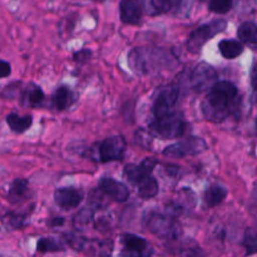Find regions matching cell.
Listing matches in <instances>:
<instances>
[{
  "label": "cell",
  "mask_w": 257,
  "mask_h": 257,
  "mask_svg": "<svg viewBox=\"0 0 257 257\" xmlns=\"http://www.w3.org/2000/svg\"><path fill=\"white\" fill-rule=\"evenodd\" d=\"M145 226L151 233L170 242L177 241L183 233L182 226L177 218H175V216L155 212V211L146 215Z\"/></svg>",
  "instance_id": "cell-5"
},
{
  "label": "cell",
  "mask_w": 257,
  "mask_h": 257,
  "mask_svg": "<svg viewBox=\"0 0 257 257\" xmlns=\"http://www.w3.org/2000/svg\"><path fill=\"white\" fill-rule=\"evenodd\" d=\"M208 145L203 138L190 137L170 145L162 151V155L171 158H183L190 156H197L207 151Z\"/></svg>",
  "instance_id": "cell-8"
},
{
  "label": "cell",
  "mask_w": 257,
  "mask_h": 257,
  "mask_svg": "<svg viewBox=\"0 0 257 257\" xmlns=\"http://www.w3.org/2000/svg\"><path fill=\"white\" fill-rule=\"evenodd\" d=\"M256 65H253L252 69H251V85H252V89H256Z\"/></svg>",
  "instance_id": "cell-32"
},
{
  "label": "cell",
  "mask_w": 257,
  "mask_h": 257,
  "mask_svg": "<svg viewBox=\"0 0 257 257\" xmlns=\"http://www.w3.org/2000/svg\"><path fill=\"white\" fill-rule=\"evenodd\" d=\"M28 217V213H17L8 212L4 216V220L7 225L12 228H20L25 225V218Z\"/></svg>",
  "instance_id": "cell-27"
},
{
  "label": "cell",
  "mask_w": 257,
  "mask_h": 257,
  "mask_svg": "<svg viewBox=\"0 0 257 257\" xmlns=\"http://www.w3.org/2000/svg\"><path fill=\"white\" fill-rule=\"evenodd\" d=\"M63 222H64V220H63V218H55L52 223L53 225H62Z\"/></svg>",
  "instance_id": "cell-33"
},
{
  "label": "cell",
  "mask_w": 257,
  "mask_h": 257,
  "mask_svg": "<svg viewBox=\"0 0 257 257\" xmlns=\"http://www.w3.org/2000/svg\"><path fill=\"white\" fill-rule=\"evenodd\" d=\"M186 0H152L155 14H177Z\"/></svg>",
  "instance_id": "cell-22"
},
{
  "label": "cell",
  "mask_w": 257,
  "mask_h": 257,
  "mask_svg": "<svg viewBox=\"0 0 257 257\" xmlns=\"http://www.w3.org/2000/svg\"><path fill=\"white\" fill-rule=\"evenodd\" d=\"M74 100L75 94L67 85H62V87L58 88L52 97L53 107L57 110H59V112L68 109L74 103Z\"/></svg>",
  "instance_id": "cell-16"
},
{
  "label": "cell",
  "mask_w": 257,
  "mask_h": 257,
  "mask_svg": "<svg viewBox=\"0 0 257 257\" xmlns=\"http://www.w3.org/2000/svg\"><path fill=\"white\" fill-rule=\"evenodd\" d=\"M241 107L237 87L228 80H216L201 103L203 117L212 123H222Z\"/></svg>",
  "instance_id": "cell-1"
},
{
  "label": "cell",
  "mask_w": 257,
  "mask_h": 257,
  "mask_svg": "<svg viewBox=\"0 0 257 257\" xmlns=\"http://www.w3.org/2000/svg\"><path fill=\"white\" fill-rule=\"evenodd\" d=\"M119 17L123 24L140 25L143 17V5L141 0H120Z\"/></svg>",
  "instance_id": "cell-13"
},
{
  "label": "cell",
  "mask_w": 257,
  "mask_h": 257,
  "mask_svg": "<svg viewBox=\"0 0 257 257\" xmlns=\"http://www.w3.org/2000/svg\"><path fill=\"white\" fill-rule=\"evenodd\" d=\"M233 0H210L208 3V9L216 14H227L232 9Z\"/></svg>",
  "instance_id": "cell-26"
},
{
  "label": "cell",
  "mask_w": 257,
  "mask_h": 257,
  "mask_svg": "<svg viewBox=\"0 0 257 257\" xmlns=\"http://www.w3.org/2000/svg\"><path fill=\"white\" fill-rule=\"evenodd\" d=\"M23 103L29 107H37L40 103L44 100V93L40 89L38 85H32V87L27 88L23 94Z\"/></svg>",
  "instance_id": "cell-24"
},
{
  "label": "cell",
  "mask_w": 257,
  "mask_h": 257,
  "mask_svg": "<svg viewBox=\"0 0 257 257\" xmlns=\"http://www.w3.org/2000/svg\"><path fill=\"white\" fill-rule=\"evenodd\" d=\"M128 64L136 74L155 77L177 67L178 59L171 50L165 48L137 47L128 54Z\"/></svg>",
  "instance_id": "cell-2"
},
{
  "label": "cell",
  "mask_w": 257,
  "mask_h": 257,
  "mask_svg": "<svg viewBox=\"0 0 257 257\" xmlns=\"http://www.w3.org/2000/svg\"><path fill=\"white\" fill-rule=\"evenodd\" d=\"M10 74H12V67H10V64L8 62H5V60L0 59V79L9 77Z\"/></svg>",
  "instance_id": "cell-31"
},
{
  "label": "cell",
  "mask_w": 257,
  "mask_h": 257,
  "mask_svg": "<svg viewBox=\"0 0 257 257\" xmlns=\"http://www.w3.org/2000/svg\"><path fill=\"white\" fill-rule=\"evenodd\" d=\"M227 197V190L220 185H212L205 191V202L208 207H216L225 201Z\"/></svg>",
  "instance_id": "cell-21"
},
{
  "label": "cell",
  "mask_w": 257,
  "mask_h": 257,
  "mask_svg": "<svg viewBox=\"0 0 257 257\" xmlns=\"http://www.w3.org/2000/svg\"><path fill=\"white\" fill-rule=\"evenodd\" d=\"M243 245L247 250V255H252L256 252L257 241H256V232L253 228L247 227L245 231V237H243Z\"/></svg>",
  "instance_id": "cell-28"
},
{
  "label": "cell",
  "mask_w": 257,
  "mask_h": 257,
  "mask_svg": "<svg viewBox=\"0 0 257 257\" xmlns=\"http://www.w3.org/2000/svg\"><path fill=\"white\" fill-rule=\"evenodd\" d=\"M178 97H180V87L178 85H163V87L158 88L155 93V97H153V117L172 110L175 105L177 104Z\"/></svg>",
  "instance_id": "cell-9"
},
{
  "label": "cell",
  "mask_w": 257,
  "mask_h": 257,
  "mask_svg": "<svg viewBox=\"0 0 257 257\" xmlns=\"http://www.w3.org/2000/svg\"><path fill=\"white\" fill-rule=\"evenodd\" d=\"M8 125L10 130L17 135H22V133L27 132L33 124V117L32 115H19L17 113H10L5 118Z\"/></svg>",
  "instance_id": "cell-18"
},
{
  "label": "cell",
  "mask_w": 257,
  "mask_h": 257,
  "mask_svg": "<svg viewBox=\"0 0 257 257\" xmlns=\"http://www.w3.org/2000/svg\"><path fill=\"white\" fill-rule=\"evenodd\" d=\"M188 123L183 118V114L178 110H170L163 114L155 115L152 122L150 123V130L153 135L161 138H172L182 137L187 132Z\"/></svg>",
  "instance_id": "cell-4"
},
{
  "label": "cell",
  "mask_w": 257,
  "mask_h": 257,
  "mask_svg": "<svg viewBox=\"0 0 257 257\" xmlns=\"http://www.w3.org/2000/svg\"><path fill=\"white\" fill-rule=\"evenodd\" d=\"M138 195L143 200H151V198L156 197L160 192V187H158V182L155 178L151 176L150 178H147L146 181H143L142 183L137 186Z\"/></svg>",
  "instance_id": "cell-23"
},
{
  "label": "cell",
  "mask_w": 257,
  "mask_h": 257,
  "mask_svg": "<svg viewBox=\"0 0 257 257\" xmlns=\"http://www.w3.org/2000/svg\"><path fill=\"white\" fill-rule=\"evenodd\" d=\"M122 245L128 255L133 256H150L153 253L150 242L141 236L133 233H124L122 235Z\"/></svg>",
  "instance_id": "cell-14"
},
{
  "label": "cell",
  "mask_w": 257,
  "mask_h": 257,
  "mask_svg": "<svg viewBox=\"0 0 257 257\" xmlns=\"http://www.w3.org/2000/svg\"><path fill=\"white\" fill-rule=\"evenodd\" d=\"M99 190L115 202L123 203L130 198V188L124 183L109 177H103L99 181Z\"/></svg>",
  "instance_id": "cell-12"
},
{
  "label": "cell",
  "mask_w": 257,
  "mask_h": 257,
  "mask_svg": "<svg viewBox=\"0 0 257 257\" xmlns=\"http://www.w3.org/2000/svg\"><path fill=\"white\" fill-rule=\"evenodd\" d=\"M64 245L62 241H59L55 237H44L39 238L37 243V250L38 252H57V251L64 250Z\"/></svg>",
  "instance_id": "cell-25"
},
{
  "label": "cell",
  "mask_w": 257,
  "mask_h": 257,
  "mask_svg": "<svg viewBox=\"0 0 257 257\" xmlns=\"http://www.w3.org/2000/svg\"><path fill=\"white\" fill-rule=\"evenodd\" d=\"M157 160L153 157L145 158L140 165H127L123 171V175L124 177L132 183L133 186L137 187L140 183H142L143 181H146L147 178H150L152 176L153 170L157 166Z\"/></svg>",
  "instance_id": "cell-10"
},
{
  "label": "cell",
  "mask_w": 257,
  "mask_h": 257,
  "mask_svg": "<svg viewBox=\"0 0 257 257\" xmlns=\"http://www.w3.org/2000/svg\"><path fill=\"white\" fill-rule=\"evenodd\" d=\"M237 35L241 42L247 44L251 49L257 47V27L253 22L242 23L238 28Z\"/></svg>",
  "instance_id": "cell-20"
},
{
  "label": "cell",
  "mask_w": 257,
  "mask_h": 257,
  "mask_svg": "<svg viewBox=\"0 0 257 257\" xmlns=\"http://www.w3.org/2000/svg\"><path fill=\"white\" fill-rule=\"evenodd\" d=\"M218 50L225 59H236L243 53V45L238 40L223 39L218 43Z\"/></svg>",
  "instance_id": "cell-19"
},
{
  "label": "cell",
  "mask_w": 257,
  "mask_h": 257,
  "mask_svg": "<svg viewBox=\"0 0 257 257\" xmlns=\"http://www.w3.org/2000/svg\"><path fill=\"white\" fill-rule=\"evenodd\" d=\"M29 182L25 178H17L13 181L8 191V200L12 203H20L29 196Z\"/></svg>",
  "instance_id": "cell-17"
},
{
  "label": "cell",
  "mask_w": 257,
  "mask_h": 257,
  "mask_svg": "<svg viewBox=\"0 0 257 257\" xmlns=\"http://www.w3.org/2000/svg\"><path fill=\"white\" fill-rule=\"evenodd\" d=\"M84 200V192L79 188L60 187L54 191V202L62 210L77 208Z\"/></svg>",
  "instance_id": "cell-11"
},
{
  "label": "cell",
  "mask_w": 257,
  "mask_h": 257,
  "mask_svg": "<svg viewBox=\"0 0 257 257\" xmlns=\"http://www.w3.org/2000/svg\"><path fill=\"white\" fill-rule=\"evenodd\" d=\"M92 217H93L92 211L83 210L78 213V216H75L74 222H75V225H78V226H84V225H87L90 220H92Z\"/></svg>",
  "instance_id": "cell-29"
},
{
  "label": "cell",
  "mask_w": 257,
  "mask_h": 257,
  "mask_svg": "<svg viewBox=\"0 0 257 257\" xmlns=\"http://www.w3.org/2000/svg\"><path fill=\"white\" fill-rule=\"evenodd\" d=\"M196 206V196L190 188H185V190H181L177 193L175 200L171 202L168 211L172 213L173 216H180V215H186L190 211H192Z\"/></svg>",
  "instance_id": "cell-15"
},
{
  "label": "cell",
  "mask_w": 257,
  "mask_h": 257,
  "mask_svg": "<svg viewBox=\"0 0 257 257\" xmlns=\"http://www.w3.org/2000/svg\"><path fill=\"white\" fill-rule=\"evenodd\" d=\"M226 28H227V22L225 19H217L201 25L200 28L195 29L188 35L187 40H186V49L192 54H197L202 50L203 45L208 40L212 39L215 35L225 32Z\"/></svg>",
  "instance_id": "cell-6"
},
{
  "label": "cell",
  "mask_w": 257,
  "mask_h": 257,
  "mask_svg": "<svg viewBox=\"0 0 257 257\" xmlns=\"http://www.w3.org/2000/svg\"><path fill=\"white\" fill-rule=\"evenodd\" d=\"M98 2H102V0H98Z\"/></svg>",
  "instance_id": "cell-34"
},
{
  "label": "cell",
  "mask_w": 257,
  "mask_h": 257,
  "mask_svg": "<svg viewBox=\"0 0 257 257\" xmlns=\"http://www.w3.org/2000/svg\"><path fill=\"white\" fill-rule=\"evenodd\" d=\"M125 151L127 142L124 138L122 136H112L98 143L95 148V160L102 163L120 161L124 158Z\"/></svg>",
  "instance_id": "cell-7"
},
{
  "label": "cell",
  "mask_w": 257,
  "mask_h": 257,
  "mask_svg": "<svg viewBox=\"0 0 257 257\" xmlns=\"http://www.w3.org/2000/svg\"><path fill=\"white\" fill-rule=\"evenodd\" d=\"M92 57V52L88 49H82L79 52L74 53V60L78 63H85Z\"/></svg>",
  "instance_id": "cell-30"
},
{
  "label": "cell",
  "mask_w": 257,
  "mask_h": 257,
  "mask_svg": "<svg viewBox=\"0 0 257 257\" xmlns=\"http://www.w3.org/2000/svg\"><path fill=\"white\" fill-rule=\"evenodd\" d=\"M217 80V73L207 63H198L192 68L185 69L178 75L180 87L187 88L192 92L201 93L208 90Z\"/></svg>",
  "instance_id": "cell-3"
}]
</instances>
